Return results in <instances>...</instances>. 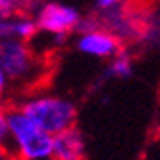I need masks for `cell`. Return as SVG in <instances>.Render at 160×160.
Returning a JSON list of instances; mask_svg holds the SVG:
<instances>
[{
    "mask_svg": "<svg viewBox=\"0 0 160 160\" xmlns=\"http://www.w3.org/2000/svg\"><path fill=\"white\" fill-rule=\"evenodd\" d=\"M37 23V31H44L56 41H64L72 31L79 29L81 14L75 8L60 2H44L35 10L33 16Z\"/></svg>",
    "mask_w": 160,
    "mask_h": 160,
    "instance_id": "4",
    "label": "cell"
},
{
    "mask_svg": "<svg viewBox=\"0 0 160 160\" xmlns=\"http://www.w3.org/2000/svg\"><path fill=\"white\" fill-rule=\"evenodd\" d=\"M0 160H14L12 154H10V151L6 147H0Z\"/></svg>",
    "mask_w": 160,
    "mask_h": 160,
    "instance_id": "14",
    "label": "cell"
},
{
    "mask_svg": "<svg viewBox=\"0 0 160 160\" xmlns=\"http://www.w3.org/2000/svg\"><path fill=\"white\" fill-rule=\"evenodd\" d=\"M77 50L93 58H114L120 52V41L104 27L81 19L77 37Z\"/></svg>",
    "mask_w": 160,
    "mask_h": 160,
    "instance_id": "5",
    "label": "cell"
},
{
    "mask_svg": "<svg viewBox=\"0 0 160 160\" xmlns=\"http://www.w3.org/2000/svg\"><path fill=\"white\" fill-rule=\"evenodd\" d=\"M123 0H97V8L100 12H110V10H116Z\"/></svg>",
    "mask_w": 160,
    "mask_h": 160,
    "instance_id": "11",
    "label": "cell"
},
{
    "mask_svg": "<svg viewBox=\"0 0 160 160\" xmlns=\"http://www.w3.org/2000/svg\"><path fill=\"white\" fill-rule=\"evenodd\" d=\"M10 23H12V37L14 39L29 42L37 35V23H35V19H33V16H29V14L10 18Z\"/></svg>",
    "mask_w": 160,
    "mask_h": 160,
    "instance_id": "7",
    "label": "cell"
},
{
    "mask_svg": "<svg viewBox=\"0 0 160 160\" xmlns=\"http://www.w3.org/2000/svg\"><path fill=\"white\" fill-rule=\"evenodd\" d=\"M50 160H85V139L77 128H70L52 137Z\"/></svg>",
    "mask_w": 160,
    "mask_h": 160,
    "instance_id": "6",
    "label": "cell"
},
{
    "mask_svg": "<svg viewBox=\"0 0 160 160\" xmlns=\"http://www.w3.org/2000/svg\"><path fill=\"white\" fill-rule=\"evenodd\" d=\"M8 151L14 160H50L52 135L42 131L18 108L8 110Z\"/></svg>",
    "mask_w": 160,
    "mask_h": 160,
    "instance_id": "1",
    "label": "cell"
},
{
    "mask_svg": "<svg viewBox=\"0 0 160 160\" xmlns=\"http://www.w3.org/2000/svg\"><path fill=\"white\" fill-rule=\"evenodd\" d=\"M18 110L52 137L70 128H75L77 120V108L73 102L54 95L31 97L21 102Z\"/></svg>",
    "mask_w": 160,
    "mask_h": 160,
    "instance_id": "2",
    "label": "cell"
},
{
    "mask_svg": "<svg viewBox=\"0 0 160 160\" xmlns=\"http://www.w3.org/2000/svg\"><path fill=\"white\" fill-rule=\"evenodd\" d=\"M133 72V62H131V56L128 52L120 50L116 56L112 58L110 66H108V73L114 77H128Z\"/></svg>",
    "mask_w": 160,
    "mask_h": 160,
    "instance_id": "9",
    "label": "cell"
},
{
    "mask_svg": "<svg viewBox=\"0 0 160 160\" xmlns=\"http://www.w3.org/2000/svg\"><path fill=\"white\" fill-rule=\"evenodd\" d=\"M37 0H0V16L2 18H16L21 14L35 12L39 6H35Z\"/></svg>",
    "mask_w": 160,
    "mask_h": 160,
    "instance_id": "8",
    "label": "cell"
},
{
    "mask_svg": "<svg viewBox=\"0 0 160 160\" xmlns=\"http://www.w3.org/2000/svg\"><path fill=\"white\" fill-rule=\"evenodd\" d=\"M12 37V23L10 19H0V41Z\"/></svg>",
    "mask_w": 160,
    "mask_h": 160,
    "instance_id": "12",
    "label": "cell"
},
{
    "mask_svg": "<svg viewBox=\"0 0 160 160\" xmlns=\"http://www.w3.org/2000/svg\"><path fill=\"white\" fill-rule=\"evenodd\" d=\"M8 85H10L8 77L4 75V72H2V70H0V100H2V97L6 95V91H8Z\"/></svg>",
    "mask_w": 160,
    "mask_h": 160,
    "instance_id": "13",
    "label": "cell"
},
{
    "mask_svg": "<svg viewBox=\"0 0 160 160\" xmlns=\"http://www.w3.org/2000/svg\"><path fill=\"white\" fill-rule=\"evenodd\" d=\"M0 70L4 72L8 81H31L39 75L41 70L39 56L25 41L14 37L4 39L0 41Z\"/></svg>",
    "mask_w": 160,
    "mask_h": 160,
    "instance_id": "3",
    "label": "cell"
},
{
    "mask_svg": "<svg viewBox=\"0 0 160 160\" xmlns=\"http://www.w3.org/2000/svg\"><path fill=\"white\" fill-rule=\"evenodd\" d=\"M8 141H10V135H8V110L0 104V147L8 148Z\"/></svg>",
    "mask_w": 160,
    "mask_h": 160,
    "instance_id": "10",
    "label": "cell"
}]
</instances>
